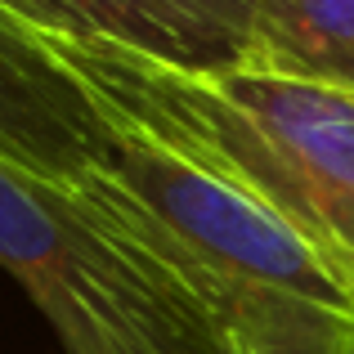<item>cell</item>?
Returning <instances> with one entry per match:
<instances>
[{
	"label": "cell",
	"mask_w": 354,
	"mask_h": 354,
	"mask_svg": "<svg viewBox=\"0 0 354 354\" xmlns=\"http://www.w3.org/2000/svg\"><path fill=\"white\" fill-rule=\"evenodd\" d=\"M0 269L63 354H234L220 319L121 216L77 184L0 162Z\"/></svg>",
	"instance_id": "3957f363"
},
{
	"label": "cell",
	"mask_w": 354,
	"mask_h": 354,
	"mask_svg": "<svg viewBox=\"0 0 354 354\" xmlns=\"http://www.w3.org/2000/svg\"><path fill=\"white\" fill-rule=\"evenodd\" d=\"M0 14L27 23L32 32L45 36H68V41H117L126 50H139L148 59L180 63L184 54L166 32H157L148 18L117 0H0Z\"/></svg>",
	"instance_id": "52a82bcc"
},
{
	"label": "cell",
	"mask_w": 354,
	"mask_h": 354,
	"mask_svg": "<svg viewBox=\"0 0 354 354\" xmlns=\"http://www.w3.org/2000/svg\"><path fill=\"white\" fill-rule=\"evenodd\" d=\"M90 104L207 166L296 229L354 292V99L256 72H193L117 41L36 32Z\"/></svg>",
	"instance_id": "6da1fadb"
},
{
	"label": "cell",
	"mask_w": 354,
	"mask_h": 354,
	"mask_svg": "<svg viewBox=\"0 0 354 354\" xmlns=\"http://www.w3.org/2000/svg\"><path fill=\"white\" fill-rule=\"evenodd\" d=\"M166 32L193 72L242 68L251 32V0H117Z\"/></svg>",
	"instance_id": "8992f818"
},
{
	"label": "cell",
	"mask_w": 354,
	"mask_h": 354,
	"mask_svg": "<svg viewBox=\"0 0 354 354\" xmlns=\"http://www.w3.org/2000/svg\"><path fill=\"white\" fill-rule=\"evenodd\" d=\"M0 162L77 184L113 162V126L41 50L36 32L0 14Z\"/></svg>",
	"instance_id": "277c9868"
},
{
	"label": "cell",
	"mask_w": 354,
	"mask_h": 354,
	"mask_svg": "<svg viewBox=\"0 0 354 354\" xmlns=\"http://www.w3.org/2000/svg\"><path fill=\"white\" fill-rule=\"evenodd\" d=\"M104 121L113 162L77 189L175 269L220 319L234 354H354V292L296 229L130 121Z\"/></svg>",
	"instance_id": "7a4b0ae2"
},
{
	"label": "cell",
	"mask_w": 354,
	"mask_h": 354,
	"mask_svg": "<svg viewBox=\"0 0 354 354\" xmlns=\"http://www.w3.org/2000/svg\"><path fill=\"white\" fill-rule=\"evenodd\" d=\"M242 72L354 99V0H251Z\"/></svg>",
	"instance_id": "5b68a950"
}]
</instances>
